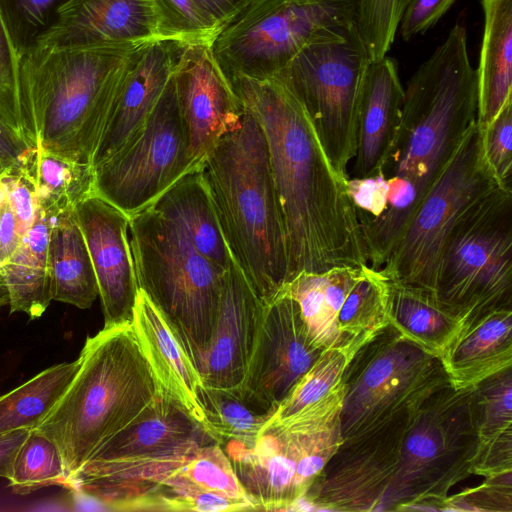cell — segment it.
<instances>
[{
    "label": "cell",
    "instance_id": "cell-1",
    "mask_svg": "<svg viewBox=\"0 0 512 512\" xmlns=\"http://www.w3.org/2000/svg\"><path fill=\"white\" fill-rule=\"evenodd\" d=\"M228 78L266 136L286 232L288 282L300 272L368 266L348 177L332 165L302 104L274 79Z\"/></svg>",
    "mask_w": 512,
    "mask_h": 512
},
{
    "label": "cell",
    "instance_id": "cell-2",
    "mask_svg": "<svg viewBox=\"0 0 512 512\" xmlns=\"http://www.w3.org/2000/svg\"><path fill=\"white\" fill-rule=\"evenodd\" d=\"M477 75L467 51L463 24L408 82L400 124L381 174L387 205L376 219L361 223L369 265L381 268L404 228L464 136L476 122Z\"/></svg>",
    "mask_w": 512,
    "mask_h": 512
},
{
    "label": "cell",
    "instance_id": "cell-3",
    "mask_svg": "<svg viewBox=\"0 0 512 512\" xmlns=\"http://www.w3.org/2000/svg\"><path fill=\"white\" fill-rule=\"evenodd\" d=\"M478 447L471 388L447 385L349 445V486L364 510L444 505L449 488L474 471Z\"/></svg>",
    "mask_w": 512,
    "mask_h": 512
},
{
    "label": "cell",
    "instance_id": "cell-4",
    "mask_svg": "<svg viewBox=\"0 0 512 512\" xmlns=\"http://www.w3.org/2000/svg\"><path fill=\"white\" fill-rule=\"evenodd\" d=\"M201 170L229 252L267 305L288 282L287 241L266 136L250 111Z\"/></svg>",
    "mask_w": 512,
    "mask_h": 512
},
{
    "label": "cell",
    "instance_id": "cell-5",
    "mask_svg": "<svg viewBox=\"0 0 512 512\" xmlns=\"http://www.w3.org/2000/svg\"><path fill=\"white\" fill-rule=\"evenodd\" d=\"M141 44L35 46L20 56L18 90L26 143L91 164L122 66Z\"/></svg>",
    "mask_w": 512,
    "mask_h": 512
},
{
    "label": "cell",
    "instance_id": "cell-6",
    "mask_svg": "<svg viewBox=\"0 0 512 512\" xmlns=\"http://www.w3.org/2000/svg\"><path fill=\"white\" fill-rule=\"evenodd\" d=\"M75 377L38 429L58 447L70 478L163 392L132 323L86 338Z\"/></svg>",
    "mask_w": 512,
    "mask_h": 512
},
{
    "label": "cell",
    "instance_id": "cell-7",
    "mask_svg": "<svg viewBox=\"0 0 512 512\" xmlns=\"http://www.w3.org/2000/svg\"><path fill=\"white\" fill-rule=\"evenodd\" d=\"M129 231L138 288L162 314L200 373L226 270L201 254L175 222L152 206L130 217Z\"/></svg>",
    "mask_w": 512,
    "mask_h": 512
},
{
    "label": "cell",
    "instance_id": "cell-8",
    "mask_svg": "<svg viewBox=\"0 0 512 512\" xmlns=\"http://www.w3.org/2000/svg\"><path fill=\"white\" fill-rule=\"evenodd\" d=\"M433 293L462 322L512 304V190L472 203L448 234Z\"/></svg>",
    "mask_w": 512,
    "mask_h": 512
},
{
    "label": "cell",
    "instance_id": "cell-9",
    "mask_svg": "<svg viewBox=\"0 0 512 512\" xmlns=\"http://www.w3.org/2000/svg\"><path fill=\"white\" fill-rule=\"evenodd\" d=\"M358 0H250L211 39L227 77L267 80L306 45L357 26Z\"/></svg>",
    "mask_w": 512,
    "mask_h": 512
},
{
    "label": "cell",
    "instance_id": "cell-10",
    "mask_svg": "<svg viewBox=\"0 0 512 512\" xmlns=\"http://www.w3.org/2000/svg\"><path fill=\"white\" fill-rule=\"evenodd\" d=\"M340 413L342 444L397 419L450 385L436 356L389 325L347 365Z\"/></svg>",
    "mask_w": 512,
    "mask_h": 512
},
{
    "label": "cell",
    "instance_id": "cell-11",
    "mask_svg": "<svg viewBox=\"0 0 512 512\" xmlns=\"http://www.w3.org/2000/svg\"><path fill=\"white\" fill-rule=\"evenodd\" d=\"M369 61L356 26L340 38L306 45L271 78L302 104L327 157L346 177L357 151L359 94Z\"/></svg>",
    "mask_w": 512,
    "mask_h": 512
},
{
    "label": "cell",
    "instance_id": "cell-12",
    "mask_svg": "<svg viewBox=\"0 0 512 512\" xmlns=\"http://www.w3.org/2000/svg\"><path fill=\"white\" fill-rule=\"evenodd\" d=\"M501 187L484 158L475 122L425 194L380 272L433 292L439 257L452 227L480 197Z\"/></svg>",
    "mask_w": 512,
    "mask_h": 512
},
{
    "label": "cell",
    "instance_id": "cell-13",
    "mask_svg": "<svg viewBox=\"0 0 512 512\" xmlns=\"http://www.w3.org/2000/svg\"><path fill=\"white\" fill-rule=\"evenodd\" d=\"M201 168L190 152L171 75L141 129L94 168V194L131 217L184 175Z\"/></svg>",
    "mask_w": 512,
    "mask_h": 512
},
{
    "label": "cell",
    "instance_id": "cell-14",
    "mask_svg": "<svg viewBox=\"0 0 512 512\" xmlns=\"http://www.w3.org/2000/svg\"><path fill=\"white\" fill-rule=\"evenodd\" d=\"M340 419L299 429L264 428L254 444L222 449L258 511L298 510L342 445Z\"/></svg>",
    "mask_w": 512,
    "mask_h": 512
},
{
    "label": "cell",
    "instance_id": "cell-15",
    "mask_svg": "<svg viewBox=\"0 0 512 512\" xmlns=\"http://www.w3.org/2000/svg\"><path fill=\"white\" fill-rule=\"evenodd\" d=\"M208 441L214 440L162 393L90 457L68 488L114 510L145 470L188 445Z\"/></svg>",
    "mask_w": 512,
    "mask_h": 512
},
{
    "label": "cell",
    "instance_id": "cell-16",
    "mask_svg": "<svg viewBox=\"0 0 512 512\" xmlns=\"http://www.w3.org/2000/svg\"><path fill=\"white\" fill-rule=\"evenodd\" d=\"M323 350L309 337L298 303L285 292L265 307L239 389L244 400L271 416Z\"/></svg>",
    "mask_w": 512,
    "mask_h": 512
},
{
    "label": "cell",
    "instance_id": "cell-17",
    "mask_svg": "<svg viewBox=\"0 0 512 512\" xmlns=\"http://www.w3.org/2000/svg\"><path fill=\"white\" fill-rule=\"evenodd\" d=\"M211 39L186 43L172 72L190 152L201 165L219 140L239 125L245 112L214 57Z\"/></svg>",
    "mask_w": 512,
    "mask_h": 512
},
{
    "label": "cell",
    "instance_id": "cell-18",
    "mask_svg": "<svg viewBox=\"0 0 512 512\" xmlns=\"http://www.w3.org/2000/svg\"><path fill=\"white\" fill-rule=\"evenodd\" d=\"M74 211L95 272L104 327L131 323L139 288L128 238L130 217L95 194Z\"/></svg>",
    "mask_w": 512,
    "mask_h": 512
},
{
    "label": "cell",
    "instance_id": "cell-19",
    "mask_svg": "<svg viewBox=\"0 0 512 512\" xmlns=\"http://www.w3.org/2000/svg\"><path fill=\"white\" fill-rule=\"evenodd\" d=\"M185 44L155 39L137 46L128 55L91 159L93 169L115 154L144 125Z\"/></svg>",
    "mask_w": 512,
    "mask_h": 512
},
{
    "label": "cell",
    "instance_id": "cell-20",
    "mask_svg": "<svg viewBox=\"0 0 512 512\" xmlns=\"http://www.w3.org/2000/svg\"><path fill=\"white\" fill-rule=\"evenodd\" d=\"M265 307L232 258L224 273L216 325L200 370L203 384L219 388L239 387Z\"/></svg>",
    "mask_w": 512,
    "mask_h": 512
},
{
    "label": "cell",
    "instance_id": "cell-21",
    "mask_svg": "<svg viewBox=\"0 0 512 512\" xmlns=\"http://www.w3.org/2000/svg\"><path fill=\"white\" fill-rule=\"evenodd\" d=\"M155 39L160 38L151 0H71L33 47L130 45Z\"/></svg>",
    "mask_w": 512,
    "mask_h": 512
},
{
    "label": "cell",
    "instance_id": "cell-22",
    "mask_svg": "<svg viewBox=\"0 0 512 512\" xmlns=\"http://www.w3.org/2000/svg\"><path fill=\"white\" fill-rule=\"evenodd\" d=\"M404 97L397 61L387 56L370 60L359 94L353 177L381 173L400 124Z\"/></svg>",
    "mask_w": 512,
    "mask_h": 512
},
{
    "label": "cell",
    "instance_id": "cell-23",
    "mask_svg": "<svg viewBox=\"0 0 512 512\" xmlns=\"http://www.w3.org/2000/svg\"><path fill=\"white\" fill-rule=\"evenodd\" d=\"M131 323L163 394L203 428L205 416L199 399L201 375L142 290L138 292Z\"/></svg>",
    "mask_w": 512,
    "mask_h": 512
},
{
    "label": "cell",
    "instance_id": "cell-24",
    "mask_svg": "<svg viewBox=\"0 0 512 512\" xmlns=\"http://www.w3.org/2000/svg\"><path fill=\"white\" fill-rule=\"evenodd\" d=\"M439 360L457 391L511 368L512 309H495L463 322Z\"/></svg>",
    "mask_w": 512,
    "mask_h": 512
},
{
    "label": "cell",
    "instance_id": "cell-25",
    "mask_svg": "<svg viewBox=\"0 0 512 512\" xmlns=\"http://www.w3.org/2000/svg\"><path fill=\"white\" fill-rule=\"evenodd\" d=\"M214 493L258 511L239 481L222 447L212 442L197 448L140 503L141 511H193L196 498Z\"/></svg>",
    "mask_w": 512,
    "mask_h": 512
},
{
    "label": "cell",
    "instance_id": "cell-26",
    "mask_svg": "<svg viewBox=\"0 0 512 512\" xmlns=\"http://www.w3.org/2000/svg\"><path fill=\"white\" fill-rule=\"evenodd\" d=\"M349 363L340 352L323 351L261 430L298 429L339 419L346 393L344 373Z\"/></svg>",
    "mask_w": 512,
    "mask_h": 512
},
{
    "label": "cell",
    "instance_id": "cell-27",
    "mask_svg": "<svg viewBox=\"0 0 512 512\" xmlns=\"http://www.w3.org/2000/svg\"><path fill=\"white\" fill-rule=\"evenodd\" d=\"M484 33L476 70V123L484 130L512 98V0H481Z\"/></svg>",
    "mask_w": 512,
    "mask_h": 512
},
{
    "label": "cell",
    "instance_id": "cell-28",
    "mask_svg": "<svg viewBox=\"0 0 512 512\" xmlns=\"http://www.w3.org/2000/svg\"><path fill=\"white\" fill-rule=\"evenodd\" d=\"M150 206L175 222L213 264L228 268L232 256L201 169L184 175Z\"/></svg>",
    "mask_w": 512,
    "mask_h": 512
},
{
    "label": "cell",
    "instance_id": "cell-29",
    "mask_svg": "<svg viewBox=\"0 0 512 512\" xmlns=\"http://www.w3.org/2000/svg\"><path fill=\"white\" fill-rule=\"evenodd\" d=\"M53 217L38 205L34 221L20 245L0 270L9 296L10 313L24 312L36 319L52 301L48 244Z\"/></svg>",
    "mask_w": 512,
    "mask_h": 512
},
{
    "label": "cell",
    "instance_id": "cell-30",
    "mask_svg": "<svg viewBox=\"0 0 512 512\" xmlns=\"http://www.w3.org/2000/svg\"><path fill=\"white\" fill-rule=\"evenodd\" d=\"M48 259L52 300L90 308L99 296L98 285L74 210L53 217Z\"/></svg>",
    "mask_w": 512,
    "mask_h": 512
},
{
    "label": "cell",
    "instance_id": "cell-31",
    "mask_svg": "<svg viewBox=\"0 0 512 512\" xmlns=\"http://www.w3.org/2000/svg\"><path fill=\"white\" fill-rule=\"evenodd\" d=\"M388 281L390 325L403 338L440 358L463 322L432 291Z\"/></svg>",
    "mask_w": 512,
    "mask_h": 512
},
{
    "label": "cell",
    "instance_id": "cell-32",
    "mask_svg": "<svg viewBox=\"0 0 512 512\" xmlns=\"http://www.w3.org/2000/svg\"><path fill=\"white\" fill-rule=\"evenodd\" d=\"M80 367V358L51 366L0 396V434L33 429L61 398Z\"/></svg>",
    "mask_w": 512,
    "mask_h": 512
},
{
    "label": "cell",
    "instance_id": "cell-33",
    "mask_svg": "<svg viewBox=\"0 0 512 512\" xmlns=\"http://www.w3.org/2000/svg\"><path fill=\"white\" fill-rule=\"evenodd\" d=\"M37 203L55 217L74 210L94 194V169L38 147L35 156Z\"/></svg>",
    "mask_w": 512,
    "mask_h": 512
},
{
    "label": "cell",
    "instance_id": "cell-34",
    "mask_svg": "<svg viewBox=\"0 0 512 512\" xmlns=\"http://www.w3.org/2000/svg\"><path fill=\"white\" fill-rule=\"evenodd\" d=\"M199 399L205 416L203 429L220 446L228 442L254 444L270 417L247 403L239 387L219 388L203 384Z\"/></svg>",
    "mask_w": 512,
    "mask_h": 512
},
{
    "label": "cell",
    "instance_id": "cell-35",
    "mask_svg": "<svg viewBox=\"0 0 512 512\" xmlns=\"http://www.w3.org/2000/svg\"><path fill=\"white\" fill-rule=\"evenodd\" d=\"M51 485L68 488L64 462L56 444L33 428L16 455L9 486L14 493L27 495Z\"/></svg>",
    "mask_w": 512,
    "mask_h": 512
},
{
    "label": "cell",
    "instance_id": "cell-36",
    "mask_svg": "<svg viewBox=\"0 0 512 512\" xmlns=\"http://www.w3.org/2000/svg\"><path fill=\"white\" fill-rule=\"evenodd\" d=\"M69 1L0 0V14L18 57L35 45Z\"/></svg>",
    "mask_w": 512,
    "mask_h": 512
},
{
    "label": "cell",
    "instance_id": "cell-37",
    "mask_svg": "<svg viewBox=\"0 0 512 512\" xmlns=\"http://www.w3.org/2000/svg\"><path fill=\"white\" fill-rule=\"evenodd\" d=\"M411 0H358L357 28L370 60L386 56Z\"/></svg>",
    "mask_w": 512,
    "mask_h": 512
},
{
    "label": "cell",
    "instance_id": "cell-38",
    "mask_svg": "<svg viewBox=\"0 0 512 512\" xmlns=\"http://www.w3.org/2000/svg\"><path fill=\"white\" fill-rule=\"evenodd\" d=\"M158 19V36L183 43L208 40L216 31L203 19L192 0H151Z\"/></svg>",
    "mask_w": 512,
    "mask_h": 512
},
{
    "label": "cell",
    "instance_id": "cell-39",
    "mask_svg": "<svg viewBox=\"0 0 512 512\" xmlns=\"http://www.w3.org/2000/svg\"><path fill=\"white\" fill-rule=\"evenodd\" d=\"M481 133L489 169L502 188L512 190V98Z\"/></svg>",
    "mask_w": 512,
    "mask_h": 512
},
{
    "label": "cell",
    "instance_id": "cell-40",
    "mask_svg": "<svg viewBox=\"0 0 512 512\" xmlns=\"http://www.w3.org/2000/svg\"><path fill=\"white\" fill-rule=\"evenodd\" d=\"M36 151L24 164L8 168L0 177V188L16 216L21 235L33 223L38 207L34 174Z\"/></svg>",
    "mask_w": 512,
    "mask_h": 512
},
{
    "label": "cell",
    "instance_id": "cell-41",
    "mask_svg": "<svg viewBox=\"0 0 512 512\" xmlns=\"http://www.w3.org/2000/svg\"><path fill=\"white\" fill-rule=\"evenodd\" d=\"M18 62L19 57L0 14V120L25 141L19 102Z\"/></svg>",
    "mask_w": 512,
    "mask_h": 512
},
{
    "label": "cell",
    "instance_id": "cell-42",
    "mask_svg": "<svg viewBox=\"0 0 512 512\" xmlns=\"http://www.w3.org/2000/svg\"><path fill=\"white\" fill-rule=\"evenodd\" d=\"M346 185L360 224L376 219L383 213L388 194L387 180L383 174L348 177Z\"/></svg>",
    "mask_w": 512,
    "mask_h": 512
},
{
    "label": "cell",
    "instance_id": "cell-43",
    "mask_svg": "<svg viewBox=\"0 0 512 512\" xmlns=\"http://www.w3.org/2000/svg\"><path fill=\"white\" fill-rule=\"evenodd\" d=\"M455 0H411L399 23L404 41L424 34L448 11Z\"/></svg>",
    "mask_w": 512,
    "mask_h": 512
},
{
    "label": "cell",
    "instance_id": "cell-44",
    "mask_svg": "<svg viewBox=\"0 0 512 512\" xmlns=\"http://www.w3.org/2000/svg\"><path fill=\"white\" fill-rule=\"evenodd\" d=\"M250 0H192L203 19L216 31L230 23Z\"/></svg>",
    "mask_w": 512,
    "mask_h": 512
},
{
    "label": "cell",
    "instance_id": "cell-45",
    "mask_svg": "<svg viewBox=\"0 0 512 512\" xmlns=\"http://www.w3.org/2000/svg\"><path fill=\"white\" fill-rule=\"evenodd\" d=\"M21 238L16 216L5 197L0 204V266L13 256Z\"/></svg>",
    "mask_w": 512,
    "mask_h": 512
},
{
    "label": "cell",
    "instance_id": "cell-46",
    "mask_svg": "<svg viewBox=\"0 0 512 512\" xmlns=\"http://www.w3.org/2000/svg\"><path fill=\"white\" fill-rule=\"evenodd\" d=\"M34 150L0 120V159L8 168L24 164Z\"/></svg>",
    "mask_w": 512,
    "mask_h": 512
},
{
    "label": "cell",
    "instance_id": "cell-47",
    "mask_svg": "<svg viewBox=\"0 0 512 512\" xmlns=\"http://www.w3.org/2000/svg\"><path fill=\"white\" fill-rule=\"evenodd\" d=\"M30 430L19 428L0 434V477L10 479L16 455Z\"/></svg>",
    "mask_w": 512,
    "mask_h": 512
},
{
    "label": "cell",
    "instance_id": "cell-48",
    "mask_svg": "<svg viewBox=\"0 0 512 512\" xmlns=\"http://www.w3.org/2000/svg\"><path fill=\"white\" fill-rule=\"evenodd\" d=\"M10 303L9 291L4 279V276L0 270V308Z\"/></svg>",
    "mask_w": 512,
    "mask_h": 512
},
{
    "label": "cell",
    "instance_id": "cell-49",
    "mask_svg": "<svg viewBox=\"0 0 512 512\" xmlns=\"http://www.w3.org/2000/svg\"><path fill=\"white\" fill-rule=\"evenodd\" d=\"M7 169H8V167L0 159V177L6 172Z\"/></svg>",
    "mask_w": 512,
    "mask_h": 512
}]
</instances>
